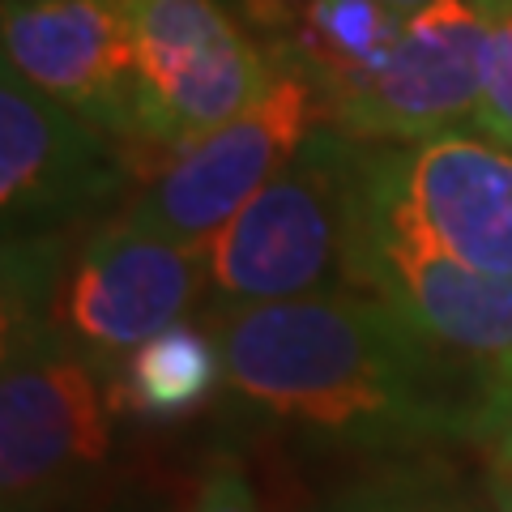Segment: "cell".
I'll list each match as a JSON object with an SVG mask.
<instances>
[{"label":"cell","instance_id":"cell-2","mask_svg":"<svg viewBox=\"0 0 512 512\" xmlns=\"http://www.w3.org/2000/svg\"><path fill=\"white\" fill-rule=\"evenodd\" d=\"M73 231L5 239L0 308V512H64L111 444L107 384L60 329Z\"/></svg>","mask_w":512,"mask_h":512},{"label":"cell","instance_id":"cell-10","mask_svg":"<svg viewBox=\"0 0 512 512\" xmlns=\"http://www.w3.org/2000/svg\"><path fill=\"white\" fill-rule=\"evenodd\" d=\"M346 286L389 303L423 338L457 355L495 359L512 350V278L457 261L406 222L384 214L363 188V163Z\"/></svg>","mask_w":512,"mask_h":512},{"label":"cell","instance_id":"cell-9","mask_svg":"<svg viewBox=\"0 0 512 512\" xmlns=\"http://www.w3.org/2000/svg\"><path fill=\"white\" fill-rule=\"evenodd\" d=\"M363 188L448 256L512 278V146L478 128L419 141L363 146Z\"/></svg>","mask_w":512,"mask_h":512},{"label":"cell","instance_id":"cell-8","mask_svg":"<svg viewBox=\"0 0 512 512\" xmlns=\"http://www.w3.org/2000/svg\"><path fill=\"white\" fill-rule=\"evenodd\" d=\"M491 18L478 0H436L410 13L393 47L329 107V128L359 146H419L474 124Z\"/></svg>","mask_w":512,"mask_h":512},{"label":"cell","instance_id":"cell-6","mask_svg":"<svg viewBox=\"0 0 512 512\" xmlns=\"http://www.w3.org/2000/svg\"><path fill=\"white\" fill-rule=\"evenodd\" d=\"M205 286V248L141 227L120 205L73 239L56 316L94 372L107 376L137 346L188 320Z\"/></svg>","mask_w":512,"mask_h":512},{"label":"cell","instance_id":"cell-3","mask_svg":"<svg viewBox=\"0 0 512 512\" xmlns=\"http://www.w3.org/2000/svg\"><path fill=\"white\" fill-rule=\"evenodd\" d=\"M359 163V141L329 124L312 133L308 146L205 244V312L350 291Z\"/></svg>","mask_w":512,"mask_h":512},{"label":"cell","instance_id":"cell-1","mask_svg":"<svg viewBox=\"0 0 512 512\" xmlns=\"http://www.w3.org/2000/svg\"><path fill=\"white\" fill-rule=\"evenodd\" d=\"M205 320L235 402L325 448L406 457L440 444L483 448L500 436V355H457L363 291L205 312Z\"/></svg>","mask_w":512,"mask_h":512},{"label":"cell","instance_id":"cell-4","mask_svg":"<svg viewBox=\"0 0 512 512\" xmlns=\"http://www.w3.org/2000/svg\"><path fill=\"white\" fill-rule=\"evenodd\" d=\"M137 56L133 163L146 180L175 150L231 124L282 64L222 0H124Z\"/></svg>","mask_w":512,"mask_h":512},{"label":"cell","instance_id":"cell-12","mask_svg":"<svg viewBox=\"0 0 512 512\" xmlns=\"http://www.w3.org/2000/svg\"><path fill=\"white\" fill-rule=\"evenodd\" d=\"M406 18L376 0H256V26L278 64L308 73L333 107L393 47Z\"/></svg>","mask_w":512,"mask_h":512},{"label":"cell","instance_id":"cell-18","mask_svg":"<svg viewBox=\"0 0 512 512\" xmlns=\"http://www.w3.org/2000/svg\"><path fill=\"white\" fill-rule=\"evenodd\" d=\"M376 5H384L389 13H397V18H410V13H419L427 5H436V0H376Z\"/></svg>","mask_w":512,"mask_h":512},{"label":"cell","instance_id":"cell-16","mask_svg":"<svg viewBox=\"0 0 512 512\" xmlns=\"http://www.w3.org/2000/svg\"><path fill=\"white\" fill-rule=\"evenodd\" d=\"M329 512H457V508H444L419 483H380V487H363L355 495H346Z\"/></svg>","mask_w":512,"mask_h":512},{"label":"cell","instance_id":"cell-11","mask_svg":"<svg viewBox=\"0 0 512 512\" xmlns=\"http://www.w3.org/2000/svg\"><path fill=\"white\" fill-rule=\"evenodd\" d=\"M0 43L22 82L103 128L133 158L137 56L124 0H5Z\"/></svg>","mask_w":512,"mask_h":512},{"label":"cell","instance_id":"cell-14","mask_svg":"<svg viewBox=\"0 0 512 512\" xmlns=\"http://www.w3.org/2000/svg\"><path fill=\"white\" fill-rule=\"evenodd\" d=\"M478 133L512 146V5L491 13L487 64H483V99H478L474 124Z\"/></svg>","mask_w":512,"mask_h":512},{"label":"cell","instance_id":"cell-5","mask_svg":"<svg viewBox=\"0 0 512 512\" xmlns=\"http://www.w3.org/2000/svg\"><path fill=\"white\" fill-rule=\"evenodd\" d=\"M325 124L329 103L320 86L282 64L278 82L244 116L175 150L141 180L124 210L158 235L205 248Z\"/></svg>","mask_w":512,"mask_h":512},{"label":"cell","instance_id":"cell-17","mask_svg":"<svg viewBox=\"0 0 512 512\" xmlns=\"http://www.w3.org/2000/svg\"><path fill=\"white\" fill-rule=\"evenodd\" d=\"M483 474L495 512H512V427L483 444Z\"/></svg>","mask_w":512,"mask_h":512},{"label":"cell","instance_id":"cell-7","mask_svg":"<svg viewBox=\"0 0 512 512\" xmlns=\"http://www.w3.org/2000/svg\"><path fill=\"white\" fill-rule=\"evenodd\" d=\"M141 188L116 137L0 69V214L5 239L64 235L116 214Z\"/></svg>","mask_w":512,"mask_h":512},{"label":"cell","instance_id":"cell-13","mask_svg":"<svg viewBox=\"0 0 512 512\" xmlns=\"http://www.w3.org/2000/svg\"><path fill=\"white\" fill-rule=\"evenodd\" d=\"M111 410L141 414V419H184V414L214 402L227 389L222 350L210 320H180L175 329L158 333L137 346L103 376Z\"/></svg>","mask_w":512,"mask_h":512},{"label":"cell","instance_id":"cell-15","mask_svg":"<svg viewBox=\"0 0 512 512\" xmlns=\"http://www.w3.org/2000/svg\"><path fill=\"white\" fill-rule=\"evenodd\" d=\"M192 512H261L244 466H239L231 453H218L210 466H205L197 495H192Z\"/></svg>","mask_w":512,"mask_h":512},{"label":"cell","instance_id":"cell-19","mask_svg":"<svg viewBox=\"0 0 512 512\" xmlns=\"http://www.w3.org/2000/svg\"><path fill=\"white\" fill-rule=\"evenodd\" d=\"M457 512H474V508H457Z\"/></svg>","mask_w":512,"mask_h":512}]
</instances>
